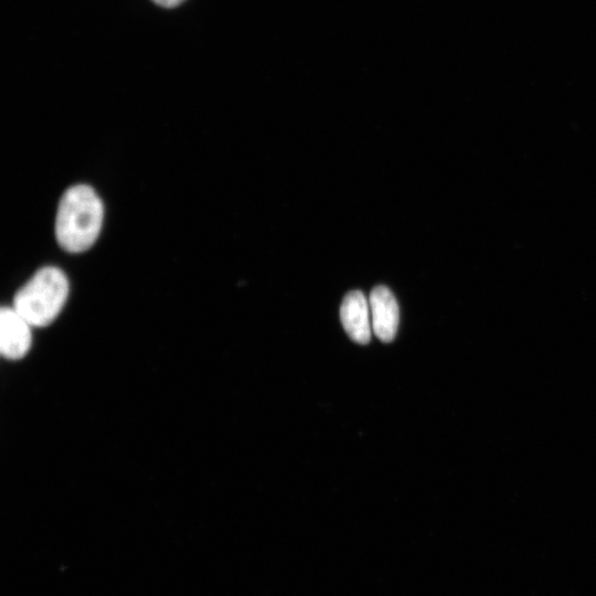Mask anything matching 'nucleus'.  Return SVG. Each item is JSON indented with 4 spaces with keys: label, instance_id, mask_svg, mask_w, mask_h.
Instances as JSON below:
<instances>
[{
    "label": "nucleus",
    "instance_id": "obj_3",
    "mask_svg": "<svg viewBox=\"0 0 596 596\" xmlns=\"http://www.w3.org/2000/svg\"><path fill=\"white\" fill-rule=\"evenodd\" d=\"M31 324L13 308L0 311V351L9 360L23 358L32 342Z\"/></svg>",
    "mask_w": 596,
    "mask_h": 596
},
{
    "label": "nucleus",
    "instance_id": "obj_6",
    "mask_svg": "<svg viewBox=\"0 0 596 596\" xmlns=\"http://www.w3.org/2000/svg\"><path fill=\"white\" fill-rule=\"evenodd\" d=\"M152 1L164 8H173V7L179 6L184 0H152Z\"/></svg>",
    "mask_w": 596,
    "mask_h": 596
},
{
    "label": "nucleus",
    "instance_id": "obj_5",
    "mask_svg": "<svg viewBox=\"0 0 596 596\" xmlns=\"http://www.w3.org/2000/svg\"><path fill=\"white\" fill-rule=\"evenodd\" d=\"M369 306L365 296L360 290H353L344 296L340 307V319L345 332L360 344H366L371 339Z\"/></svg>",
    "mask_w": 596,
    "mask_h": 596
},
{
    "label": "nucleus",
    "instance_id": "obj_2",
    "mask_svg": "<svg viewBox=\"0 0 596 596\" xmlns=\"http://www.w3.org/2000/svg\"><path fill=\"white\" fill-rule=\"evenodd\" d=\"M67 296L65 274L57 267L46 266L15 292L12 307L32 327H45L61 312Z\"/></svg>",
    "mask_w": 596,
    "mask_h": 596
},
{
    "label": "nucleus",
    "instance_id": "obj_1",
    "mask_svg": "<svg viewBox=\"0 0 596 596\" xmlns=\"http://www.w3.org/2000/svg\"><path fill=\"white\" fill-rule=\"evenodd\" d=\"M103 219L102 200L89 185L68 188L60 200L55 217L60 246L70 253L88 249L99 235Z\"/></svg>",
    "mask_w": 596,
    "mask_h": 596
},
{
    "label": "nucleus",
    "instance_id": "obj_4",
    "mask_svg": "<svg viewBox=\"0 0 596 596\" xmlns=\"http://www.w3.org/2000/svg\"><path fill=\"white\" fill-rule=\"evenodd\" d=\"M372 328L383 342L394 339L398 326V306L392 291L385 286H376L370 294Z\"/></svg>",
    "mask_w": 596,
    "mask_h": 596
}]
</instances>
